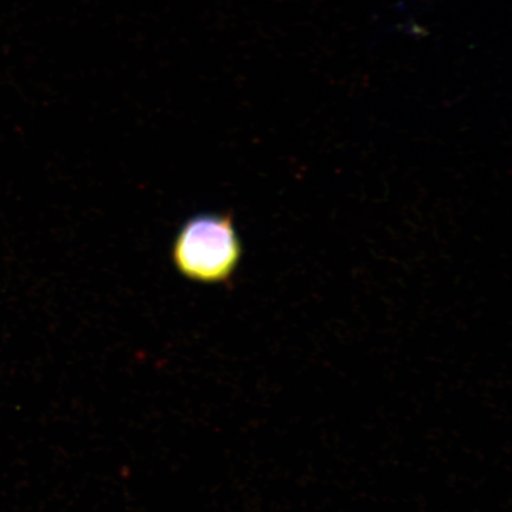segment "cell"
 <instances>
[{
    "instance_id": "cell-1",
    "label": "cell",
    "mask_w": 512,
    "mask_h": 512,
    "mask_svg": "<svg viewBox=\"0 0 512 512\" xmlns=\"http://www.w3.org/2000/svg\"><path fill=\"white\" fill-rule=\"evenodd\" d=\"M172 262L195 283L228 284L242 259V243L229 214H203L185 222L172 243Z\"/></svg>"
}]
</instances>
